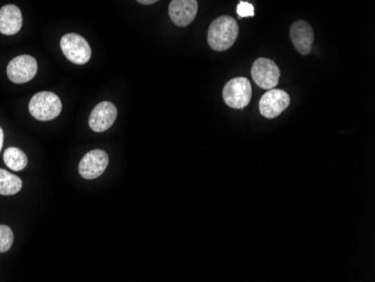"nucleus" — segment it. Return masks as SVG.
<instances>
[{
	"label": "nucleus",
	"mask_w": 375,
	"mask_h": 282,
	"mask_svg": "<svg viewBox=\"0 0 375 282\" xmlns=\"http://www.w3.org/2000/svg\"><path fill=\"white\" fill-rule=\"evenodd\" d=\"M290 37L295 49L302 55H308L311 52L315 35L313 27L306 20H297L291 25Z\"/></svg>",
	"instance_id": "obj_11"
},
{
	"label": "nucleus",
	"mask_w": 375,
	"mask_h": 282,
	"mask_svg": "<svg viewBox=\"0 0 375 282\" xmlns=\"http://www.w3.org/2000/svg\"><path fill=\"white\" fill-rule=\"evenodd\" d=\"M260 113L265 118L272 120L281 115L290 105V96L281 89H270L260 100Z\"/></svg>",
	"instance_id": "obj_6"
},
{
	"label": "nucleus",
	"mask_w": 375,
	"mask_h": 282,
	"mask_svg": "<svg viewBox=\"0 0 375 282\" xmlns=\"http://www.w3.org/2000/svg\"><path fill=\"white\" fill-rule=\"evenodd\" d=\"M198 13L197 0H172L169 6V15L176 26L185 27L194 22Z\"/></svg>",
	"instance_id": "obj_10"
},
{
	"label": "nucleus",
	"mask_w": 375,
	"mask_h": 282,
	"mask_svg": "<svg viewBox=\"0 0 375 282\" xmlns=\"http://www.w3.org/2000/svg\"><path fill=\"white\" fill-rule=\"evenodd\" d=\"M37 73V62L31 55H18L7 66V76L14 83L31 81Z\"/></svg>",
	"instance_id": "obj_7"
},
{
	"label": "nucleus",
	"mask_w": 375,
	"mask_h": 282,
	"mask_svg": "<svg viewBox=\"0 0 375 282\" xmlns=\"http://www.w3.org/2000/svg\"><path fill=\"white\" fill-rule=\"evenodd\" d=\"M139 3H143V5H152V3H157L159 0H137Z\"/></svg>",
	"instance_id": "obj_17"
},
{
	"label": "nucleus",
	"mask_w": 375,
	"mask_h": 282,
	"mask_svg": "<svg viewBox=\"0 0 375 282\" xmlns=\"http://www.w3.org/2000/svg\"><path fill=\"white\" fill-rule=\"evenodd\" d=\"M23 16L17 6L6 5L0 8V33L15 35L22 29Z\"/></svg>",
	"instance_id": "obj_12"
},
{
	"label": "nucleus",
	"mask_w": 375,
	"mask_h": 282,
	"mask_svg": "<svg viewBox=\"0 0 375 282\" xmlns=\"http://www.w3.org/2000/svg\"><path fill=\"white\" fill-rule=\"evenodd\" d=\"M14 243V233L12 228L6 225H0V253H6Z\"/></svg>",
	"instance_id": "obj_15"
},
{
	"label": "nucleus",
	"mask_w": 375,
	"mask_h": 282,
	"mask_svg": "<svg viewBox=\"0 0 375 282\" xmlns=\"http://www.w3.org/2000/svg\"><path fill=\"white\" fill-rule=\"evenodd\" d=\"M236 12L239 18L253 17L255 14L253 5L248 1H242V0L237 5Z\"/></svg>",
	"instance_id": "obj_16"
},
{
	"label": "nucleus",
	"mask_w": 375,
	"mask_h": 282,
	"mask_svg": "<svg viewBox=\"0 0 375 282\" xmlns=\"http://www.w3.org/2000/svg\"><path fill=\"white\" fill-rule=\"evenodd\" d=\"M222 98L230 108H245L252 99L250 80L244 77H237L228 81L222 90Z\"/></svg>",
	"instance_id": "obj_3"
},
{
	"label": "nucleus",
	"mask_w": 375,
	"mask_h": 282,
	"mask_svg": "<svg viewBox=\"0 0 375 282\" xmlns=\"http://www.w3.org/2000/svg\"><path fill=\"white\" fill-rule=\"evenodd\" d=\"M3 131L1 127H0V151H1V148H3Z\"/></svg>",
	"instance_id": "obj_18"
},
{
	"label": "nucleus",
	"mask_w": 375,
	"mask_h": 282,
	"mask_svg": "<svg viewBox=\"0 0 375 282\" xmlns=\"http://www.w3.org/2000/svg\"><path fill=\"white\" fill-rule=\"evenodd\" d=\"M22 180L10 174V172L0 169V195L1 196H13L20 192L22 189Z\"/></svg>",
	"instance_id": "obj_13"
},
{
	"label": "nucleus",
	"mask_w": 375,
	"mask_h": 282,
	"mask_svg": "<svg viewBox=\"0 0 375 282\" xmlns=\"http://www.w3.org/2000/svg\"><path fill=\"white\" fill-rule=\"evenodd\" d=\"M29 109L31 116L37 120L48 122L55 120L61 114L62 103L53 92H41L31 97Z\"/></svg>",
	"instance_id": "obj_2"
},
{
	"label": "nucleus",
	"mask_w": 375,
	"mask_h": 282,
	"mask_svg": "<svg viewBox=\"0 0 375 282\" xmlns=\"http://www.w3.org/2000/svg\"><path fill=\"white\" fill-rule=\"evenodd\" d=\"M116 106L111 101H103L94 107L89 118L90 129L97 133H103L114 125L117 118Z\"/></svg>",
	"instance_id": "obj_9"
},
{
	"label": "nucleus",
	"mask_w": 375,
	"mask_h": 282,
	"mask_svg": "<svg viewBox=\"0 0 375 282\" xmlns=\"http://www.w3.org/2000/svg\"><path fill=\"white\" fill-rule=\"evenodd\" d=\"M61 50L66 59L74 64H85L90 60V45L85 37L76 33L64 35L61 38Z\"/></svg>",
	"instance_id": "obj_4"
},
{
	"label": "nucleus",
	"mask_w": 375,
	"mask_h": 282,
	"mask_svg": "<svg viewBox=\"0 0 375 282\" xmlns=\"http://www.w3.org/2000/svg\"><path fill=\"white\" fill-rule=\"evenodd\" d=\"M239 33V24L235 18L220 16L209 26L208 43L213 51H226L236 42Z\"/></svg>",
	"instance_id": "obj_1"
},
{
	"label": "nucleus",
	"mask_w": 375,
	"mask_h": 282,
	"mask_svg": "<svg viewBox=\"0 0 375 282\" xmlns=\"http://www.w3.org/2000/svg\"><path fill=\"white\" fill-rule=\"evenodd\" d=\"M3 161L13 171H22L29 163L27 155L17 148H7L3 153Z\"/></svg>",
	"instance_id": "obj_14"
},
{
	"label": "nucleus",
	"mask_w": 375,
	"mask_h": 282,
	"mask_svg": "<svg viewBox=\"0 0 375 282\" xmlns=\"http://www.w3.org/2000/svg\"><path fill=\"white\" fill-rule=\"evenodd\" d=\"M250 74L254 83L265 90L276 88L281 76L276 62L267 57H260L253 63Z\"/></svg>",
	"instance_id": "obj_5"
},
{
	"label": "nucleus",
	"mask_w": 375,
	"mask_h": 282,
	"mask_svg": "<svg viewBox=\"0 0 375 282\" xmlns=\"http://www.w3.org/2000/svg\"><path fill=\"white\" fill-rule=\"evenodd\" d=\"M109 157L103 150H92L85 154L79 163V174L87 180L96 179L108 167Z\"/></svg>",
	"instance_id": "obj_8"
}]
</instances>
